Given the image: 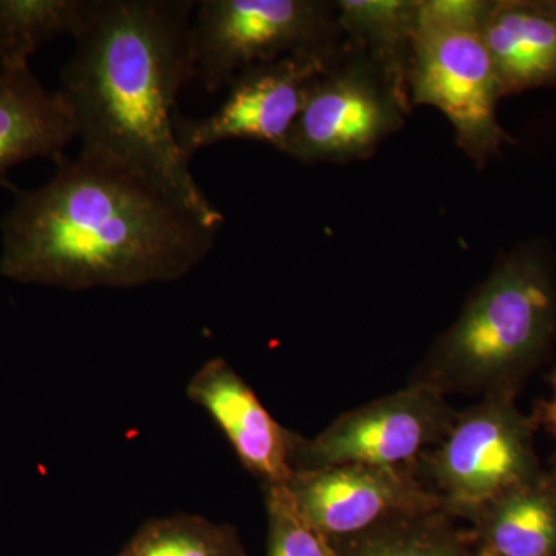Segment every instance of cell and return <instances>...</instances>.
Here are the masks:
<instances>
[{
  "label": "cell",
  "mask_w": 556,
  "mask_h": 556,
  "mask_svg": "<svg viewBox=\"0 0 556 556\" xmlns=\"http://www.w3.org/2000/svg\"><path fill=\"white\" fill-rule=\"evenodd\" d=\"M475 556H495V555L490 554V552L485 551V548L479 547L477 555H475Z\"/></svg>",
  "instance_id": "7402d4cb"
},
{
  "label": "cell",
  "mask_w": 556,
  "mask_h": 556,
  "mask_svg": "<svg viewBox=\"0 0 556 556\" xmlns=\"http://www.w3.org/2000/svg\"><path fill=\"white\" fill-rule=\"evenodd\" d=\"M76 138L60 91H49L28 64L0 65V181L24 161L56 160Z\"/></svg>",
  "instance_id": "7c38bea8"
},
{
  "label": "cell",
  "mask_w": 556,
  "mask_h": 556,
  "mask_svg": "<svg viewBox=\"0 0 556 556\" xmlns=\"http://www.w3.org/2000/svg\"><path fill=\"white\" fill-rule=\"evenodd\" d=\"M445 511L393 519L336 541L338 556H467L466 538Z\"/></svg>",
  "instance_id": "e0dca14e"
},
{
  "label": "cell",
  "mask_w": 556,
  "mask_h": 556,
  "mask_svg": "<svg viewBox=\"0 0 556 556\" xmlns=\"http://www.w3.org/2000/svg\"><path fill=\"white\" fill-rule=\"evenodd\" d=\"M555 340L554 260L544 244H518L473 292L416 380L442 393L518 394Z\"/></svg>",
  "instance_id": "3957f363"
},
{
  "label": "cell",
  "mask_w": 556,
  "mask_h": 556,
  "mask_svg": "<svg viewBox=\"0 0 556 556\" xmlns=\"http://www.w3.org/2000/svg\"><path fill=\"white\" fill-rule=\"evenodd\" d=\"M283 486L299 517L332 543L393 519L444 511L441 497L416 477L415 466L298 470Z\"/></svg>",
  "instance_id": "9c48e42d"
},
{
  "label": "cell",
  "mask_w": 556,
  "mask_h": 556,
  "mask_svg": "<svg viewBox=\"0 0 556 556\" xmlns=\"http://www.w3.org/2000/svg\"><path fill=\"white\" fill-rule=\"evenodd\" d=\"M339 35L336 3L201 0L192 22L195 79L208 93H217L252 65L336 53Z\"/></svg>",
  "instance_id": "277c9868"
},
{
  "label": "cell",
  "mask_w": 556,
  "mask_h": 556,
  "mask_svg": "<svg viewBox=\"0 0 556 556\" xmlns=\"http://www.w3.org/2000/svg\"><path fill=\"white\" fill-rule=\"evenodd\" d=\"M409 98L362 51L340 49L314 83L281 152L302 163H348L371 156L407 115Z\"/></svg>",
  "instance_id": "52a82bcc"
},
{
  "label": "cell",
  "mask_w": 556,
  "mask_h": 556,
  "mask_svg": "<svg viewBox=\"0 0 556 556\" xmlns=\"http://www.w3.org/2000/svg\"><path fill=\"white\" fill-rule=\"evenodd\" d=\"M548 382L552 386V396L538 402L532 417L538 428H544L556 441V365L548 376Z\"/></svg>",
  "instance_id": "ffe728a7"
},
{
  "label": "cell",
  "mask_w": 556,
  "mask_h": 556,
  "mask_svg": "<svg viewBox=\"0 0 556 556\" xmlns=\"http://www.w3.org/2000/svg\"><path fill=\"white\" fill-rule=\"evenodd\" d=\"M457 413L445 393L424 380L338 417L317 437L298 439L292 467H413L437 447Z\"/></svg>",
  "instance_id": "ba28073f"
},
{
  "label": "cell",
  "mask_w": 556,
  "mask_h": 556,
  "mask_svg": "<svg viewBox=\"0 0 556 556\" xmlns=\"http://www.w3.org/2000/svg\"><path fill=\"white\" fill-rule=\"evenodd\" d=\"M115 556H248L236 527L200 515L153 518Z\"/></svg>",
  "instance_id": "ac0fdd59"
},
{
  "label": "cell",
  "mask_w": 556,
  "mask_h": 556,
  "mask_svg": "<svg viewBox=\"0 0 556 556\" xmlns=\"http://www.w3.org/2000/svg\"><path fill=\"white\" fill-rule=\"evenodd\" d=\"M419 0H340V33L408 97V70ZM409 98V97H408Z\"/></svg>",
  "instance_id": "9a60e30c"
},
{
  "label": "cell",
  "mask_w": 556,
  "mask_h": 556,
  "mask_svg": "<svg viewBox=\"0 0 556 556\" xmlns=\"http://www.w3.org/2000/svg\"><path fill=\"white\" fill-rule=\"evenodd\" d=\"M495 556H556V466L510 486L471 518Z\"/></svg>",
  "instance_id": "5bb4252c"
},
{
  "label": "cell",
  "mask_w": 556,
  "mask_h": 556,
  "mask_svg": "<svg viewBox=\"0 0 556 556\" xmlns=\"http://www.w3.org/2000/svg\"><path fill=\"white\" fill-rule=\"evenodd\" d=\"M339 51L287 56L244 68L230 80L225 101L212 115H177L175 134L182 152L192 159L199 150L229 139L265 142L281 152L309 90Z\"/></svg>",
  "instance_id": "30bf717a"
},
{
  "label": "cell",
  "mask_w": 556,
  "mask_h": 556,
  "mask_svg": "<svg viewBox=\"0 0 556 556\" xmlns=\"http://www.w3.org/2000/svg\"><path fill=\"white\" fill-rule=\"evenodd\" d=\"M93 0H0V65L28 64L51 40L80 31Z\"/></svg>",
  "instance_id": "2e32d148"
},
{
  "label": "cell",
  "mask_w": 556,
  "mask_h": 556,
  "mask_svg": "<svg viewBox=\"0 0 556 556\" xmlns=\"http://www.w3.org/2000/svg\"><path fill=\"white\" fill-rule=\"evenodd\" d=\"M193 0H93L76 49L61 73L80 155L116 164L148 179L222 228L225 217L207 199L182 152L177 102L193 64Z\"/></svg>",
  "instance_id": "7a4b0ae2"
},
{
  "label": "cell",
  "mask_w": 556,
  "mask_h": 556,
  "mask_svg": "<svg viewBox=\"0 0 556 556\" xmlns=\"http://www.w3.org/2000/svg\"><path fill=\"white\" fill-rule=\"evenodd\" d=\"M481 28L438 24L417 14L408 70L409 104L441 110L455 129L456 144L478 167L514 142L497 118L504 97Z\"/></svg>",
  "instance_id": "8992f818"
},
{
  "label": "cell",
  "mask_w": 556,
  "mask_h": 556,
  "mask_svg": "<svg viewBox=\"0 0 556 556\" xmlns=\"http://www.w3.org/2000/svg\"><path fill=\"white\" fill-rule=\"evenodd\" d=\"M547 9L552 11V14L556 17V0H546Z\"/></svg>",
  "instance_id": "44dd1931"
},
{
  "label": "cell",
  "mask_w": 556,
  "mask_h": 556,
  "mask_svg": "<svg viewBox=\"0 0 556 556\" xmlns=\"http://www.w3.org/2000/svg\"><path fill=\"white\" fill-rule=\"evenodd\" d=\"M265 486L268 556H338L334 543L299 517L283 485Z\"/></svg>",
  "instance_id": "d6986e66"
},
{
  "label": "cell",
  "mask_w": 556,
  "mask_h": 556,
  "mask_svg": "<svg viewBox=\"0 0 556 556\" xmlns=\"http://www.w3.org/2000/svg\"><path fill=\"white\" fill-rule=\"evenodd\" d=\"M481 33L503 97L556 84V17L546 0H492Z\"/></svg>",
  "instance_id": "4fadbf2b"
},
{
  "label": "cell",
  "mask_w": 556,
  "mask_h": 556,
  "mask_svg": "<svg viewBox=\"0 0 556 556\" xmlns=\"http://www.w3.org/2000/svg\"><path fill=\"white\" fill-rule=\"evenodd\" d=\"M517 394L496 391L457 413L445 438L420 457L433 492L450 517L471 519L490 501L541 470L538 426L515 404Z\"/></svg>",
  "instance_id": "5b68a950"
},
{
  "label": "cell",
  "mask_w": 556,
  "mask_h": 556,
  "mask_svg": "<svg viewBox=\"0 0 556 556\" xmlns=\"http://www.w3.org/2000/svg\"><path fill=\"white\" fill-rule=\"evenodd\" d=\"M186 394L217 424L249 473L263 485H283L294 475L298 434L281 427L226 358L204 362Z\"/></svg>",
  "instance_id": "8fae6325"
},
{
  "label": "cell",
  "mask_w": 556,
  "mask_h": 556,
  "mask_svg": "<svg viewBox=\"0 0 556 556\" xmlns=\"http://www.w3.org/2000/svg\"><path fill=\"white\" fill-rule=\"evenodd\" d=\"M47 185L21 192L0 223V274L84 291L167 283L211 254L219 229L116 164L58 156Z\"/></svg>",
  "instance_id": "6da1fadb"
}]
</instances>
